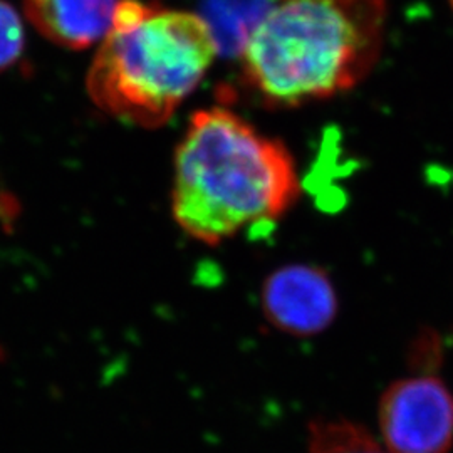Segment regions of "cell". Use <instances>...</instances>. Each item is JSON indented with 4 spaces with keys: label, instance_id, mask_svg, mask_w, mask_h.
I'll return each instance as SVG.
<instances>
[{
    "label": "cell",
    "instance_id": "obj_3",
    "mask_svg": "<svg viewBox=\"0 0 453 453\" xmlns=\"http://www.w3.org/2000/svg\"><path fill=\"white\" fill-rule=\"evenodd\" d=\"M219 54L203 17L119 0L113 27L88 74V93L104 113L140 128H160L202 82Z\"/></svg>",
    "mask_w": 453,
    "mask_h": 453
},
{
    "label": "cell",
    "instance_id": "obj_2",
    "mask_svg": "<svg viewBox=\"0 0 453 453\" xmlns=\"http://www.w3.org/2000/svg\"><path fill=\"white\" fill-rule=\"evenodd\" d=\"M387 0H275L242 41L243 76L277 108L355 88L376 65Z\"/></svg>",
    "mask_w": 453,
    "mask_h": 453
},
{
    "label": "cell",
    "instance_id": "obj_1",
    "mask_svg": "<svg viewBox=\"0 0 453 453\" xmlns=\"http://www.w3.org/2000/svg\"><path fill=\"white\" fill-rule=\"evenodd\" d=\"M301 194L289 150L226 108L190 118L175 151L172 213L194 241L217 245L279 222Z\"/></svg>",
    "mask_w": 453,
    "mask_h": 453
},
{
    "label": "cell",
    "instance_id": "obj_5",
    "mask_svg": "<svg viewBox=\"0 0 453 453\" xmlns=\"http://www.w3.org/2000/svg\"><path fill=\"white\" fill-rule=\"evenodd\" d=\"M260 301L267 323L294 338L319 336L336 321L340 311L331 275L311 264L275 269L264 280Z\"/></svg>",
    "mask_w": 453,
    "mask_h": 453
},
{
    "label": "cell",
    "instance_id": "obj_7",
    "mask_svg": "<svg viewBox=\"0 0 453 453\" xmlns=\"http://www.w3.org/2000/svg\"><path fill=\"white\" fill-rule=\"evenodd\" d=\"M308 449L309 453H391L366 426L346 418L311 421Z\"/></svg>",
    "mask_w": 453,
    "mask_h": 453
},
{
    "label": "cell",
    "instance_id": "obj_8",
    "mask_svg": "<svg viewBox=\"0 0 453 453\" xmlns=\"http://www.w3.org/2000/svg\"><path fill=\"white\" fill-rule=\"evenodd\" d=\"M26 46V31L16 9L0 0V73L9 69L22 56Z\"/></svg>",
    "mask_w": 453,
    "mask_h": 453
},
{
    "label": "cell",
    "instance_id": "obj_6",
    "mask_svg": "<svg viewBox=\"0 0 453 453\" xmlns=\"http://www.w3.org/2000/svg\"><path fill=\"white\" fill-rule=\"evenodd\" d=\"M119 0H24L26 16L54 44L86 49L113 27Z\"/></svg>",
    "mask_w": 453,
    "mask_h": 453
},
{
    "label": "cell",
    "instance_id": "obj_9",
    "mask_svg": "<svg viewBox=\"0 0 453 453\" xmlns=\"http://www.w3.org/2000/svg\"><path fill=\"white\" fill-rule=\"evenodd\" d=\"M449 2H450V5H452V9H453V0H449Z\"/></svg>",
    "mask_w": 453,
    "mask_h": 453
},
{
    "label": "cell",
    "instance_id": "obj_4",
    "mask_svg": "<svg viewBox=\"0 0 453 453\" xmlns=\"http://www.w3.org/2000/svg\"><path fill=\"white\" fill-rule=\"evenodd\" d=\"M380 440L391 453H449L453 447V393L434 374L393 381L378 402Z\"/></svg>",
    "mask_w": 453,
    "mask_h": 453
}]
</instances>
